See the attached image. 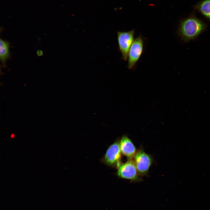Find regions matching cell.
Wrapping results in <instances>:
<instances>
[{
    "instance_id": "cell-1",
    "label": "cell",
    "mask_w": 210,
    "mask_h": 210,
    "mask_svg": "<svg viewBox=\"0 0 210 210\" xmlns=\"http://www.w3.org/2000/svg\"><path fill=\"white\" fill-rule=\"evenodd\" d=\"M206 24L194 16H191L181 21L178 34L182 39L186 41L193 39L203 32Z\"/></svg>"
},
{
    "instance_id": "cell-2",
    "label": "cell",
    "mask_w": 210,
    "mask_h": 210,
    "mask_svg": "<svg viewBox=\"0 0 210 210\" xmlns=\"http://www.w3.org/2000/svg\"><path fill=\"white\" fill-rule=\"evenodd\" d=\"M135 30L127 32H119L117 33V40L119 50L122 59L127 61L131 46L134 41Z\"/></svg>"
},
{
    "instance_id": "cell-3",
    "label": "cell",
    "mask_w": 210,
    "mask_h": 210,
    "mask_svg": "<svg viewBox=\"0 0 210 210\" xmlns=\"http://www.w3.org/2000/svg\"><path fill=\"white\" fill-rule=\"evenodd\" d=\"M117 176L120 178L135 181L139 180V174L134 160L128 159L118 167Z\"/></svg>"
},
{
    "instance_id": "cell-4",
    "label": "cell",
    "mask_w": 210,
    "mask_h": 210,
    "mask_svg": "<svg viewBox=\"0 0 210 210\" xmlns=\"http://www.w3.org/2000/svg\"><path fill=\"white\" fill-rule=\"evenodd\" d=\"M144 41L141 35L134 40L129 51L127 68L132 70L139 60L143 52Z\"/></svg>"
},
{
    "instance_id": "cell-5",
    "label": "cell",
    "mask_w": 210,
    "mask_h": 210,
    "mask_svg": "<svg viewBox=\"0 0 210 210\" xmlns=\"http://www.w3.org/2000/svg\"><path fill=\"white\" fill-rule=\"evenodd\" d=\"M120 141H116L111 144L107 150L103 158V161L110 166H117L121 164V152L120 146Z\"/></svg>"
},
{
    "instance_id": "cell-6",
    "label": "cell",
    "mask_w": 210,
    "mask_h": 210,
    "mask_svg": "<svg viewBox=\"0 0 210 210\" xmlns=\"http://www.w3.org/2000/svg\"><path fill=\"white\" fill-rule=\"evenodd\" d=\"M134 160L139 174L142 175L148 173L153 162L151 156L142 149L137 151Z\"/></svg>"
},
{
    "instance_id": "cell-7",
    "label": "cell",
    "mask_w": 210,
    "mask_h": 210,
    "mask_svg": "<svg viewBox=\"0 0 210 210\" xmlns=\"http://www.w3.org/2000/svg\"><path fill=\"white\" fill-rule=\"evenodd\" d=\"M119 143L122 154L128 159H134L137 151L130 139L127 136L124 135L121 138Z\"/></svg>"
},
{
    "instance_id": "cell-8",
    "label": "cell",
    "mask_w": 210,
    "mask_h": 210,
    "mask_svg": "<svg viewBox=\"0 0 210 210\" xmlns=\"http://www.w3.org/2000/svg\"><path fill=\"white\" fill-rule=\"evenodd\" d=\"M10 43L6 40L2 39L0 40V59L3 66L5 68L6 62L10 57L9 50Z\"/></svg>"
},
{
    "instance_id": "cell-9",
    "label": "cell",
    "mask_w": 210,
    "mask_h": 210,
    "mask_svg": "<svg viewBox=\"0 0 210 210\" xmlns=\"http://www.w3.org/2000/svg\"><path fill=\"white\" fill-rule=\"evenodd\" d=\"M195 8L210 20V0H202L195 5Z\"/></svg>"
}]
</instances>
